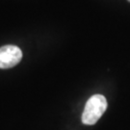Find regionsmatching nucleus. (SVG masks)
<instances>
[{"label": "nucleus", "mask_w": 130, "mask_h": 130, "mask_svg": "<svg viewBox=\"0 0 130 130\" xmlns=\"http://www.w3.org/2000/svg\"><path fill=\"white\" fill-rule=\"evenodd\" d=\"M107 109V100L102 94H94L88 99L82 114V122L93 125L101 118Z\"/></svg>", "instance_id": "f257e3e1"}, {"label": "nucleus", "mask_w": 130, "mask_h": 130, "mask_svg": "<svg viewBox=\"0 0 130 130\" xmlns=\"http://www.w3.org/2000/svg\"><path fill=\"white\" fill-rule=\"evenodd\" d=\"M22 59V51L17 45H4L0 47V69H11Z\"/></svg>", "instance_id": "f03ea898"}, {"label": "nucleus", "mask_w": 130, "mask_h": 130, "mask_svg": "<svg viewBox=\"0 0 130 130\" xmlns=\"http://www.w3.org/2000/svg\"><path fill=\"white\" fill-rule=\"evenodd\" d=\"M128 1H129V2H130V0H128Z\"/></svg>", "instance_id": "7ed1b4c3"}]
</instances>
